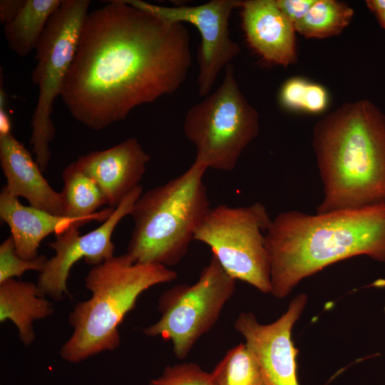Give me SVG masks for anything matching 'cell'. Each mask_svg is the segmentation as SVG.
Masks as SVG:
<instances>
[{
	"instance_id": "cell-22",
	"label": "cell",
	"mask_w": 385,
	"mask_h": 385,
	"mask_svg": "<svg viewBox=\"0 0 385 385\" xmlns=\"http://www.w3.org/2000/svg\"><path fill=\"white\" fill-rule=\"evenodd\" d=\"M47 260L44 255H38L33 260L20 257L16 252L13 237L10 235L0 245V283L14 277L21 278L28 270H35L40 273Z\"/></svg>"
},
{
	"instance_id": "cell-18",
	"label": "cell",
	"mask_w": 385,
	"mask_h": 385,
	"mask_svg": "<svg viewBox=\"0 0 385 385\" xmlns=\"http://www.w3.org/2000/svg\"><path fill=\"white\" fill-rule=\"evenodd\" d=\"M63 0H23L14 16L4 24L11 51L24 58L35 50L46 25Z\"/></svg>"
},
{
	"instance_id": "cell-27",
	"label": "cell",
	"mask_w": 385,
	"mask_h": 385,
	"mask_svg": "<svg viewBox=\"0 0 385 385\" xmlns=\"http://www.w3.org/2000/svg\"><path fill=\"white\" fill-rule=\"evenodd\" d=\"M23 0L0 1V21L5 24L11 20L18 11Z\"/></svg>"
},
{
	"instance_id": "cell-26",
	"label": "cell",
	"mask_w": 385,
	"mask_h": 385,
	"mask_svg": "<svg viewBox=\"0 0 385 385\" xmlns=\"http://www.w3.org/2000/svg\"><path fill=\"white\" fill-rule=\"evenodd\" d=\"M284 15L294 24L307 13L315 0H275Z\"/></svg>"
},
{
	"instance_id": "cell-12",
	"label": "cell",
	"mask_w": 385,
	"mask_h": 385,
	"mask_svg": "<svg viewBox=\"0 0 385 385\" xmlns=\"http://www.w3.org/2000/svg\"><path fill=\"white\" fill-rule=\"evenodd\" d=\"M307 302L299 294L287 311L270 324H261L251 312L240 313L234 322L235 329L260 366L264 385H299L297 378L298 349L292 340V331Z\"/></svg>"
},
{
	"instance_id": "cell-7",
	"label": "cell",
	"mask_w": 385,
	"mask_h": 385,
	"mask_svg": "<svg viewBox=\"0 0 385 385\" xmlns=\"http://www.w3.org/2000/svg\"><path fill=\"white\" fill-rule=\"evenodd\" d=\"M90 5L89 0H63L35 49L36 63L31 80L38 94L31 121L30 145L42 172L50 163V145L56 133L51 118L53 103L61 96Z\"/></svg>"
},
{
	"instance_id": "cell-16",
	"label": "cell",
	"mask_w": 385,
	"mask_h": 385,
	"mask_svg": "<svg viewBox=\"0 0 385 385\" xmlns=\"http://www.w3.org/2000/svg\"><path fill=\"white\" fill-rule=\"evenodd\" d=\"M0 217L8 225L17 255L24 260L36 258L41 241L51 233L56 235L72 227H79L92 221L53 215L22 205L19 197L3 186L0 192Z\"/></svg>"
},
{
	"instance_id": "cell-24",
	"label": "cell",
	"mask_w": 385,
	"mask_h": 385,
	"mask_svg": "<svg viewBox=\"0 0 385 385\" xmlns=\"http://www.w3.org/2000/svg\"><path fill=\"white\" fill-rule=\"evenodd\" d=\"M309 82L301 78H292L282 86L279 99L289 109L303 110Z\"/></svg>"
},
{
	"instance_id": "cell-23",
	"label": "cell",
	"mask_w": 385,
	"mask_h": 385,
	"mask_svg": "<svg viewBox=\"0 0 385 385\" xmlns=\"http://www.w3.org/2000/svg\"><path fill=\"white\" fill-rule=\"evenodd\" d=\"M149 385H214L210 373L197 364L185 362L167 366L161 375L150 381Z\"/></svg>"
},
{
	"instance_id": "cell-1",
	"label": "cell",
	"mask_w": 385,
	"mask_h": 385,
	"mask_svg": "<svg viewBox=\"0 0 385 385\" xmlns=\"http://www.w3.org/2000/svg\"><path fill=\"white\" fill-rule=\"evenodd\" d=\"M191 62L184 24L108 1L85 19L61 97L76 120L101 130L178 91Z\"/></svg>"
},
{
	"instance_id": "cell-20",
	"label": "cell",
	"mask_w": 385,
	"mask_h": 385,
	"mask_svg": "<svg viewBox=\"0 0 385 385\" xmlns=\"http://www.w3.org/2000/svg\"><path fill=\"white\" fill-rule=\"evenodd\" d=\"M354 10L336 0H315L294 24L295 31L307 38H322L340 34L350 23Z\"/></svg>"
},
{
	"instance_id": "cell-2",
	"label": "cell",
	"mask_w": 385,
	"mask_h": 385,
	"mask_svg": "<svg viewBox=\"0 0 385 385\" xmlns=\"http://www.w3.org/2000/svg\"><path fill=\"white\" fill-rule=\"evenodd\" d=\"M270 293L287 297L305 277L344 259L366 255L385 262V203L309 215L278 214L265 232Z\"/></svg>"
},
{
	"instance_id": "cell-10",
	"label": "cell",
	"mask_w": 385,
	"mask_h": 385,
	"mask_svg": "<svg viewBox=\"0 0 385 385\" xmlns=\"http://www.w3.org/2000/svg\"><path fill=\"white\" fill-rule=\"evenodd\" d=\"M139 9L173 22L188 23L201 36L197 53L198 93H210L219 74L240 53L238 44L230 36L229 19L240 0H211L197 6H165L142 0H125Z\"/></svg>"
},
{
	"instance_id": "cell-17",
	"label": "cell",
	"mask_w": 385,
	"mask_h": 385,
	"mask_svg": "<svg viewBox=\"0 0 385 385\" xmlns=\"http://www.w3.org/2000/svg\"><path fill=\"white\" fill-rule=\"evenodd\" d=\"M53 312V304L37 284L14 278L0 283V322H12L24 346L31 345L36 339L34 322L47 319Z\"/></svg>"
},
{
	"instance_id": "cell-8",
	"label": "cell",
	"mask_w": 385,
	"mask_h": 385,
	"mask_svg": "<svg viewBox=\"0 0 385 385\" xmlns=\"http://www.w3.org/2000/svg\"><path fill=\"white\" fill-rule=\"evenodd\" d=\"M265 206L220 205L210 207L197 227L194 240L210 247L225 272L262 293H270V264L265 232L271 223Z\"/></svg>"
},
{
	"instance_id": "cell-25",
	"label": "cell",
	"mask_w": 385,
	"mask_h": 385,
	"mask_svg": "<svg viewBox=\"0 0 385 385\" xmlns=\"http://www.w3.org/2000/svg\"><path fill=\"white\" fill-rule=\"evenodd\" d=\"M328 103L326 90L320 85L309 82L303 110L312 113L323 111Z\"/></svg>"
},
{
	"instance_id": "cell-3",
	"label": "cell",
	"mask_w": 385,
	"mask_h": 385,
	"mask_svg": "<svg viewBox=\"0 0 385 385\" xmlns=\"http://www.w3.org/2000/svg\"><path fill=\"white\" fill-rule=\"evenodd\" d=\"M312 142L324 194L317 213L385 203V116L374 104L343 106L318 122Z\"/></svg>"
},
{
	"instance_id": "cell-4",
	"label": "cell",
	"mask_w": 385,
	"mask_h": 385,
	"mask_svg": "<svg viewBox=\"0 0 385 385\" xmlns=\"http://www.w3.org/2000/svg\"><path fill=\"white\" fill-rule=\"evenodd\" d=\"M177 276L165 266L135 262L127 252L93 266L84 278L91 297L69 313L73 332L60 349L61 358L78 364L116 349L120 343L118 327L141 294Z\"/></svg>"
},
{
	"instance_id": "cell-13",
	"label": "cell",
	"mask_w": 385,
	"mask_h": 385,
	"mask_svg": "<svg viewBox=\"0 0 385 385\" xmlns=\"http://www.w3.org/2000/svg\"><path fill=\"white\" fill-rule=\"evenodd\" d=\"M150 160L138 140L128 138L109 148L80 156L76 162L98 185L106 205L115 208L140 185Z\"/></svg>"
},
{
	"instance_id": "cell-28",
	"label": "cell",
	"mask_w": 385,
	"mask_h": 385,
	"mask_svg": "<svg viewBox=\"0 0 385 385\" xmlns=\"http://www.w3.org/2000/svg\"><path fill=\"white\" fill-rule=\"evenodd\" d=\"M369 9L375 14L379 24L385 29V0L366 1Z\"/></svg>"
},
{
	"instance_id": "cell-6",
	"label": "cell",
	"mask_w": 385,
	"mask_h": 385,
	"mask_svg": "<svg viewBox=\"0 0 385 385\" xmlns=\"http://www.w3.org/2000/svg\"><path fill=\"white\" fill-rule=\"evenodd\" d=\"M218 88L190 108L183 132L195 148V162L222 172L232 171L260 130L259 115L236 81L232 64Z\"/></svg>"
},
{
	"instance_id": "cell-21",
	"label": "cell",
	"mask_w": 385,
	"mask_h": 385,
	"mask_svg": "<svg viewBox=\"0 0 385 385\" xmlns=\"http://www.w3.org/2000/svg\"><path fill=\"white\" fill-rule=\"evenodd\" d=\"M210 375L214 385H264L258 363L245 343L228 350Z\"/></svg>"
},
{
	"instance_id": "cell-14",
	"label": "cell",
	"mask_w": 385,
	"mask_h": 385,
	"mask_svg": "<svg viewBox=\"0 0 385 385\" xmlns=\"http://www.w3.org/2000/svg\"><path fill=\"white\" fill-rule=\"evenodd\" d=\"M240 9L247 42L263 59L283 66L294 62V26L275 0L241 1Z\"/></svg>"
},
{
	"instance_id": "cell-9",
	"label": "cell",
	"mask_w": 385,
	"mask_h": 385,
	"mask_svg": "<svg viewBox=\"0 0 385 385\" xmlns=\"http://www.w3.org/2000/svg\"><path fill=\"white\" fill-rule=\"evenodd\" d=\"M236 281L212 255L194 284H177L160 295V317L143 329L144 334L170 341L174 355L184 359L216 324L234 294Z\"/></svg>"
},
{
	"instance_id": "cell-15",
	"label": "cell",
	"mask_w": 385,
	"mask_h": 385,
	"mask_svg": "<svg viewBox=\"0 0 385 385\" xmlns=\"http://www.w3.org/2000/svg\"><path fill=\"white\" fill-rule=\"evenodd\" d=\"M0 165L11 194L24 197L30 206L65 216L61 192L51 187L30 152L11 132L0 134Z\"/></svg>"
},
{
	"instance_id": "cell-11",
	"label": "cell",
	"mask_w": 385,
	"mask_h": 385,
	"mask_svg": "<svg viewBox=\"0 0 385 385\" xmlns=\"http://www.w3.org/2000/svg\"><path fill=\"white\" fill-rule=\"evenodd\" d=\"M142 193L143 187L139 185L123 198L98 227L83 235H80L76 227L56 235L55 241L48 244L55 251V255L47 260L36 284L44 297L56 302L64 298L68 293L70 271L80 260L83 259L93 267L114 256L113 231L123 217L130 215Z\"/></svg>"
},
{
	"instance_id": "cell-5",
	"label": "cell",
	"mask_w": 385,
	"mask_h": 385,
	"mask_svg": "<svg viewBox=\"0 0 385 385\" xmlns=\"http://www.w3.org/2000/svg\"><path fill=\"white\" fill-rule=\"evenodd\" d=\"M194 161L183 174L148 190L135 202L127 253L135 262L167 267L186 255L195 232L210 208L203 177Z\"/></svg>"
},
{
	"instance_id": "cell-19",
	"label": "cell",
	"mask_w": 385,
	"mask_h": 385,
	"mask_svg": "<svg viewBox=\"0 0 385 385\" xmlns=\"http://www.w3.org/2000/svg\"><path fill=\"white\" fill-rule=\"evenodd\" d=\"M62 178L61 195L66 217L103 222L109 217L114 208L96 212L98 208L106 205L105 196L96 182L76 161L64 168Z\"/></svg>"
}]
</instances>
